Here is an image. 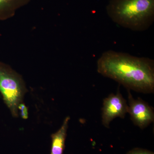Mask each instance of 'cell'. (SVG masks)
<instances>
[{
    "label": "cell",
    "instance_id": "9",
    "mask_svg": "<svg viewBox=\"0 0 154 154\" xmlns=\"http://www.w3.org/2000/svg\"><path fill=\"white\" fill-rule=\"evenodd\" d=\"M126 154H154V153L146 149L135 148L129 151Z\"/></svg>",
    "mask_w": 154,
    "mask_h": 154
},
{
    "label": "cell",
    "instance_id": "8",
    "mask_svg": "<svg viewBox=\"0 0 154 154\" xmlns=\"http://www.w3.org/2000/svg\"><path fill=\"white\" fill-rule=\"evenodd\" d=\"M19 113L23 119H27L28 118V107L23 102L19 104L18 107Z\"/></svg>",
    "mask_w": 154,
    "mask_h": 154
},
{
    "label": "cell",
    "instance_id": "3",
    "mask_svg": "<svg viewBox=\"0 0 154 154\" xmlns=\"http://www.w3.org/2000/svg\"><path fill=\"white\" fill-rule=\"evenodd\" d=\"M26 92L21 76L9 66L0 62V93L14 117L19 116L18 106L23 102Z\"/></svg>",
    "mask_w": 154,
    "mask_h": 154
},
{
    "label": "cell",
    "instance_id": "2",
    "mask_svg": "<svg viewBox=\"0 0 154 154\" xmlns=\"http://www.w3.org/2000/svg\"><path fill=\"white\" fill-rule=\"evenodd\" d=\"M106 10L113 22L132 31H145L154 22V0H110Z\"/></svg>",
    "mask_w": 154,
    "mask_h": 154
},
{
    "label": "cell",
    "instance_id": "5",
    "mask_svg": "<svg viewBox=\"0 0 154 154\" xmlns=\"http://www.w3.org/2000/svg\"><path fill=\"white\" fill-rule=\"evenodd\" d=\"M128 111L131 121L141 129L146 128L154 120L153 108L140 98L134 99L128 90Z\"/></svg>",
    "mask_w": 154,
    "mask_h": 154
},
{
    "label": "cell",
    "instance_id": "6",
    "mask_svg": "<svg viewBox=\"0 0 154 154\" xmlns=\"http://www.w3.org/2000/svg\"><path fill=\"white\" fill-rule=\"evenodd\" d=\"M70 119L69 116L66 117L60 128L56 132L51 135L50 154H63Z\"/></svg>",
    "mask_w": 154,
    "mask_h": 154
},
{
    "label": "cell",
    "instance_id": "7",
    "mask_svg": "<svg viewBox=\"0 0 154 154\" xmlns=\"http://www.w3.org/2000/svg\"><path fill=\"white\" fill-rule=\"evenodd\" d=\"M30 0H0V20L11 18L16 11L25 5Z\"/></svg>",
    "mask_w": 154,
    "mask_h": 154
},
{
    "label": "cell",
    "instance_id": "4",
    "mask_svg": "<svg viewBox=\"0 0 154 154\" xmlns=\"http://www.w3.org/2000/svg\"><path fill=\"white\" fill-rule=\"evenodd\" d=\"M128 111V105L119 89L116 94H111L103 100L102 122L105 127L109 128L111 121L117 117L124 118Z\"/></svg>",
    "mask_w": 154,
    "mask_h": 154
},
{
    "label": "cell",
    "instance_id": "1",
    "mask_svg": "<svg viewBox=\"0 0 154 154\" xmlns=\"http://www.w3.org/2000/svg\"><path fill=\"white\" fill-rule=\"evenodd\" d=\"M97 72L128 90L143 94L154 92V61L129 54L108 50L97 61Z\"/></svg>",
    "mask_w": 154,
    "mask_h": 154
}]
</instances>
